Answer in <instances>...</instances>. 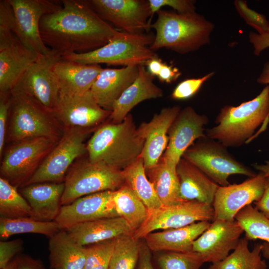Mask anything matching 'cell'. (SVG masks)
<instances>
[{"instance_id": "1", "label": "cell", "mask_w": 269, "mask_h": 269, "mask_svg": "<svg viewBox=\"0 0 269 269\" xmlns=\"http://www.w3.org/2000/svg\"><path fill=\"white\" fill-rule=\"evenodd\" d=\"M61 2L60 8L42 17L39 27L44 44L62 56L91 52L125 35L102 19L88 0Z\"/></svg>"}, {"instance_id": "2", "label": "cell", "mask_w": 269, "mask_h": 269, "mask_svg": "<svg viewBox=\"0 0 269 269\" xmlns=\"http://www.w3.org/2000/svg\"><path fill=\"white\" fill-rule=\"evenodd\" d=\"M215 123L217 126L206 130L207 137L226 147L251 142L267 129L269 123V85L251 100L237 106H224Z\"/></svg>"}, {"instance_id": "3", "label": "cell", "mask_w": 269, "mask_h": 269, "mask_svg": "<svg viewBox=\"0 0 269 269\" xmlns=\"http://www.w3.org/2000/svg\"><path fill=\"white\" fill-rule=\"evenodd\" d=\"M144 139L131 114L120 123L98 127L86 144L89 160L123 171L141 154Z\"/></svg>"}, {"instance_id": "4", "label": "cell", "mask_w": 269, "mask_h": 269, "mask_svg": "<svg viewBox=\"0 0 269 269\" xmlns=\"http://www.w3.org/2000/svg\"><path fill=\"white\" fill-rule=\"evenodd\" d=\"M150 28L155 30L153 43L154 51L166 48L180 54L199 50L210 43L214 24L196 12L179 13L160 9Z\"/></svg>"}, {"instance_id": "5", "label": "cell", "mask_w": 269, "mask_h": 269, "mask_svg": "<svg viewBox=\"0 0 269 269\" xmlns=\"http://www.w3.org/2000/svg\"><path fill=\"white\" fill-rule=\"evenodd\" d=\"M9 137L15 142L35 137L59 140L64 128L54 114L27 95L10 91Z\"/></svg>"}, {"instance_id": "6", "label": "cell", "mask_w": 269, "mask_h": 269, "mask_svg": "<svg viewBox=\"0 0 269 269\" xmlns=\"http://www.w3.org/2000/svg\"><path fill=\"white\" fill-rule=\"evenodd\" d=\"M152 33L132 34L126 33L94 51L84 53H70L62 59L89 65L105 64L124 67L144 65L157 56L148 46L153 43Z\"/></svg>"}, {"instance_id": "7", "label": "cell", "mask_w": 269, "mask_h": 269, "mask_svg": "<svg viewBox=\"0 0 269 269\" xmlns=\"http://www.w3.org/2000/svg\"><path fill=\"white\" fill-rule=\"evenodd\" d=\"M65 188L61 205L71 203L89 194L116 191L125 183L123 171L88 158L73 163L64 178Z\"/></svg>"}, {"instance_id": "8", "label": "cell", "mask_w": 269, "mask_h": 269, "mask_svg": "<svg viewBox=\"0 0 269 269\" xmlns=\"http://www.w3.org/2000/svg\"><path fill=\"white\" fill-rule=\"evenodd\" d=\"M96 129L64 128L61 138L23 186L37 183L62 182L74 161L87 153L85 141Z\"/></svg>"}, {"instance_id": "9", "label": "cell", "mask_w": 269, "mask_h": 269, "mask_svg": "<svg viewBox=\"0 0 269 269\" xmlns=\"http://www.w3.org/2000/svg\"><path fill=\"white\" fill-rule=\"evenodd\" d=\"M183 153L182 157L192 163L221 186L230 184L229 177L241 174L250 177L256 174L236 160L222 143L208 137L199 139Z\"/></svg>"}, {"instance_id": "10", "label": "cell", "mask_w": 269, "mask_h": 269, "mask_svg": "<svg viewBox=\"0 0 269 269\" xmlns=\"http://www.w3.org/2000/svg\"><path fill=\"white\" fill-rule=\"evenodd\" d=\"M59 140L40 137L16 142L4 155L0 169L1 177L16 188L22 187Z\"/></svg>"}, {"instance_id": "11", "label": "cell", "mask_w": 269, "mask_h": 269, "mask_svg": "<svg viewBox=\"0 0 269 269\" xmlns=\"http://www.w3.org/2000/svg\"><path fill=\"white\" fill-rule=\"evenodd\" d=\"M62 57L61 53L51 49L48 53L39 55L11 90L27 95L53 114L60 94L54 67Z\"/></svg>"}, {"instance_id": "12", "label": "cell", "mask_w": 269, "mask_h": 269, "mask_svg": "<svg viewBox=\"0 0 269 269\" xmlns=\"http://www.w3.org/2000/svg\"><path fill=\"white\" fill-rule=\"evenodd\" d=\"M214 211L212 205L197 201L182 200L148 212L143 224L133 233L136 240L158 230L174 229L200 221H213Z\"/></svg>"}, {"instance_id": "13", "label": "cell", "mask_w": 269, "mask_h": 269, "mask_svg": "<svg viewBox=\"0 0 269 269\" xmlns=\"http://www.w3.org/2000/svg\"><path fill=\"white\" fill-rule=\"evenodd\" d=\"M13 13L12 31L26 48L38 54L51 49L43 42L40 32V22L45 14L60 8L62 2L51 0H8Z\"/></svg>"}, {"instance_id": "14", "label": "cell", "mask_w": 269, "mask_h": 269, "mask_svg": "<svg viewBox=\"0 0 269 269\" xmlns=\"http://www.w3.org/2000/svg\"><path fill=\"white\" fill-rule=\"evenodd\" d=\"M95 12L123 32L144 33L150 28L152 16L148 0H88Z\"/></svg>"}, {"instance_id": "15", "label": "cell", "mask_w": 269, "mask_h": 269, "mask_svg": "<svg viewBox=\"0 0 269 269\" xmlns=\"http://www.w3.org/2000/svg\"><path fill=\"white\" fill-rule=\"evenodd\" d=\"M111 113L97 103L90 90L82 94L60 93L53 114L63 128L91 129L109 118Z\"/></svg>"}, {"instance_id": "16", "label": "cell", "mask_w": 269, "mask_h": 269, "mask_svg": "<svg viewBox=\"0 0 269 269\" xmlns=\"http://www.w3.org/2000/svg\"><path fill=\"white\" fill-rule=\"evenodd\" d=\"M208 122L206 115L198 114L191 106L180 111L168 130V143L161 156L169 166L176 169L183 153L194 141L206 137L204 127Z\"/></svg>"}, {"instance_id": "17", "label": "cell", "mask_w": 269, "mask_h": 269, "mask_svg": "<svg viewBox=\"0 0 269 269\" xmlns=\"http://www.w3.org/2000/svg\"><path fill=\"white\" fill-rule=\"evenodd\" d=\"M244 232L235 219H214L209 227L194 241L192 251L200 254L205 263L220 262L235 250Z\"/></svg>"}, {"instance_id": "18", "label": "cell", "mask_w": 269, "mask_h": 269, "mask_svg": "<svg viewBox=\"0 0 269 269\" xmlns=\"http://www.w3.org/2000/svg\"><path fill=\"white\" fill-rule=\"evenodd\" d=\"M266 177L260 172L241 183L219 186L212 203L214 219L234 220L242 209L259 200L265 191Z\"/></svg>"}, {"instance_id": "19", "label": "cell", "mask_w": 269, "mask_h": 269, "mask_svg": "<svg viewBox=\"0 0 269 269\" xmlns=\"http://www.w3.org/2000/svg\"><path fill=\"white\" fill-rule=\"evenodd\" d=\"M114 191H105L80 197L61 206L54 220L62 230L97 219L120 217L113 200Z\"/></svg>"}, {"instance_id": "20", "label": "cell", "mask_w": 269, "mask_h": 269, "mask_svg": "<svg viewBox=\"0 0 269 269\" xmlns=\"http://www.w3.org/2000/svg\"><path fill=\"white\" fill-rule=\"evenodd\" d=\"M180 110L179 106L164 108L137 128L144 139L141 157L145 170L154 167L162 156L168 143V130Z\"/></svg>"}, {"instance_id": "21", "label": "cell", "mask_w": 269, "mask_h": 269, "mask_svg": "<svg viewBox=\"0 0 269 269\" xmlns=\"http://www.w3.org/2000/svg\"><path fill=\"white\" fill-rule=\"evenodd\" d=\"M138 73V65L103 68L90 92L102 108L112 111L115 101L134 82Z\"/></svg>"}, {"instance_id": "22", "label": "cell", "mask_w": 269, "mask_h": 269, "mask_svg": "<svg viewBox=\"0 0 269 269\" xmlns=\"http://www.w3.org/2000/svg\"><path fill=\"white\" fill-rule=\"evenodd\" d=\"M39 55L25 47L17 37L0 48V94L10 93Z\"/></svg>"}, {"instance_id": "23", "label": "cell", "mask_w": 269, "mask_h": 269, "mask_svg": "<svg viewBox=\"0 0 269 269\" xmlns=\"http://www.w3.org/2000/svg\"><path fill=\"white\" fill-rule=\"evenodd\" d=\"M65 188L62 182H42L29 184L19 190L31 208L33 219L54 221L61 207Z\"/></svg>"}, {"instance_id": "24", "label": "cell", "mask_w": 269, "mask_h": 269, "mask_svg": "<svg viewBox=\"0 0 269 269\" xmlns=\"http://www.w3.org/2000/svg\"><path fill=\"white\" fill-rule=\"evenodd\" d=\"M144 66L138 65L137 78L114 103L109 118L112 123H121L132 109L139 103L163 96L162 90L153 83L154 76Z\"/></svg>"}, {"instance_id": "25", "label": "cell", "mask_w": 269, "mask_h": 269, "mask_svg": "<svg viewBox=\"0 0 269 269\" xmlns=\"http://www.w3.org/2000/svg\"><path fill=\"white\" fill-rule=\"evenodd\" d=\"M208 221L197 222L183 227L151 232L143 238L150 251L187 252L192 251L194 241L209 227Z\"/></svg>"}, {"instance_id": "26", "label": "cell", "mask_w": 269, "mask_h": 269, "mask_svg": "<svg viewBox=\"0 0 269 269\" xmlns=\"http://www.w3.org/2000/svg\"><path fill=\"white\" fill-rule=\"evenodd\" d=\"M176 173L181 200L197 201L212 205L218 184L183 157L176 166Z\"/></svg>"}, {"instance_id": "27", "label": "cell", "mask_w": 269, "mask_h": 269, "mask_svg": "<svg viewBox=\"0 0 269 269\" xmlns=\"http://www.w3.org/2000/svg\"><path fill=\"white\" fill-rule=\"evenodd\" d=\"M65 230L75 242L83 246L133 233L127 222L121 217L88 221Z\"/></svg>"}, {"instance_id": "28", "label": "cell", "mask_w": 269, "mask_h": 269, "mask_svg": "<svg viewBox=\"0 0 269 269\" xmlns=\"http://www.w3.org/2000/svg\"><path fill=\"white\" fill-rule=\"evenodd\" d=\"M103 68L100 65H89L61 59L54 71L60 93L82 94L90 90Z\"/></svg>"}, {"instance_id": "29", "label": "cell", "mask_w": 269, "mask_h": 269, "mask_svg": "<svg viewBox=\"0 0 269 269\" xmlns=\"http://www.w3.org/2000/svg\"><path fill=\"white\" fill-rule=\"evenodd\" d=\"M49 261L51 269H83L86 261V246L75 242L65 230L50 237Z\"/></svg>"}, {"instance_id": "30", "label": "cell", "mask_w": 269, "mask_h": 269, "mask_svg": "<svg viewBox=\"0 0 269 269\" xmlns=\"http://www.w3.org/2000/svg\"><path fill=\"white\" fill-rule=\"evenodd\" d=\"M145 172L162 205H170L182 200L179 196L176 169L169 166L162 157L154 167L145 170Z\"/></svg>"}, {"instance_id": "31", "label": "cell", "mask_w": 269, "mask_h": 269, "mask_svg": "<svg viewBox=\"0 0 269 269\" xmlns=\"http://www.w3.org/2000/svg\"><path fill=\"white\" fill-rule=\"evenodd\" d=\"M125 184L142 201L148 212L155 210L162 204L152 183L148 179L141 156L123 170Z\"/></svg>"}, {"instance_id": "32", "label": "cell", "mask_w": 269, "mask_h": 269, "mask_svg": "<svg viewBox=\"0 0 269 269\" xmlns=\"http://www.w3.org/2000/svg\"><path fill=\"white\" fill-rule=\"evenodd\" d=\"M249 240L240 239L233 252L225 259L211 264L208 269H268L265 259L262 258V243L256 244L252 251Z\"/></svg>"}, {"instance_id": "33", "label": "cell", "mask_w": 269, "mask_h": 269, "mask_svg": "<svg viewBox=\"0 0 269 269\" xmlns=\"http://www.w3.org/2000/svg\"><path fill=\"white\" fill-rule=\"evenodd\" d=\"M113 200L119 216L127 222L133 232L139 228L146 219L148 211L130 188L124 183L114 191Z\"/></svg>"}, {"instance_id": "34", "label": "cell", "mask_w": 269, "mask_h": 269, "mask_svg": "<svg viewBox=\"0 0 269 269\" xmlns=\"http://www.w3.org/2000/svg\"><path fill=\"white\" fill-rule=\"evenodd\" d=\"M61 230L55 221H43L31 218H0V237L2 239L23 233L40 234L50 238Z\"/></svg>"}, {"instance_id": "35", "label": "cell", "mask_w": 269, "mask_h": 269, "mask_svg": "<svg viewBox=\"0 0 269 269\" xmlns=\"http://www.w3.org/2000/svg\"><path fill=\"white\" fill-rule=\"evenodd\" d=\"M0 215L8 218H33L31 207L7 180L0 178Z\"/></svg>"}, {"instance_id": "36", "label": "cell", "mask_w": 269, "mask_h": 269, "mask_svg": "<svg viewBox=\"0 0 269 269\" xmlns=\"http://www.w3.org/2000/svg\"><path fill=\"white\" fill-rule=\"evenodd\" d=\"M235 219L241 225L249 240L260 239L269 243V219L251 204L242 209Z\"/></svg>"}, {"instance_id": "37", "label": "cell", "mask_w": 269, "mask_h": 269, "mask_svg": "<svg viewBox=\"0 0 269 269\" xmlns=\"http://www.w3.org/2000/svg\"><path fill=\"white\" fill-rule=\"evenodd\" d=\"M140 250V244L133 234L117 237L109 269H135Z\"/></svg>"}, {"instance_id": "38", "label": "cell", "mask_w": 269, "mask_h": 269, "mask_svg": "<svg viewBox=\"0 0 269 269\" xmlns=\"http://www.w3.org/2000/svg\"><path fill=\"white\" fill-rule=\"evenodd\" d=\"M158 269H200L205 263L200 254L187 252H163L155 256Z\"/></svg>"}, {"instance_id": "39", "label": "cell", "mask_w": 269, "mask_h": 269, "mask_svg": "<svg viewBox=\"0 0 269 269\" xmlns=\"http://www.w3.org/2000/svg\"><path fill=\"white\" fill-rule=\"evenodd\" d=\"M116 238L86 246V261L83 269H109Z\"/></svg>"}, {"instance_id": "40", "label": "cell", "mask_w": 269, "mask_h": 269, "mask_svg": "<svg viewBox=\"0 0 269 269\" xmlns=\"http://www.w3.org/2000/svg\"><path fill=\"white\" fill-rule=\"evenodd\" d=\"M234 3L240 16L247 24L255 28L258 33L269 32V22L265 15L249 8L246 0H235Z\"/></svg>"}, {"instance_id": "41", "label": "cell", "mask_w": 269, "mask_h": 269, "mask_svg": "<svg viewBox=\"0 0 269 269\" xmlns=\"http://www.w3.org/2000/svg\"><path fill=\"white\" fill-rule=\"evenodd\" d=\"M215 74L210 72L202 77L185 79L180 82L173 90L171 98L174 100H185L195 95L203 84Z\"/></svg>"}, {"instance_id": "42", "label": "cell", "mask_w": 269, "mask_h": 269, "mask_svg": "<svg viewBox=\"0 0 269 269\" xmlns=\"http://www.w3.org/2000/svg\"><path fill=\"white\" fill-rule=\"evenodd\" d=\"M152 15L163 6H169L179 13L196 12V1L194 0H148Z\"/></svg>"}, {"instance_id": "43", "label": "cell", "mask_w": 269, "mask_h": 269, "mask_svg": "<svg viewBox=\"0 0 269 269\" xmlns=\"http://www.w3.org/2000/svg\"><path fill=\"white\" fill-rule=\"evenodd\" d=\"M23 241L15 239L0 242V269L6 267L9 262L22 251Z\"/></svg>"}, {"instance_id": "44", "label": "cell", "mask_w": 269, "mask_h": 269, "mask_svg": "<svg viewBox=\"0 0 269 269\" xmlns=\"http://www.w3.org/2000/svg\"><path fill=\"white\" fill-rule=\"evenodd\" d=\"M10 106V92L0 94V155L3 152L5 139L6 124Z\"/></svg>"}, {"instance_id": "45", "label": "cell", "mask_w": 269, "mask_h": 269, "mask_svg": "<svg viewBox=\"0 0 269 269\" xmlns=\"http://www.w3.org/2000/svg\"><path fill=\"white\" fill-rule=\"evenodd\" d=\"M5 268L6 269H46L40 261L21 254L14 257Z\"/></svg>"}, {"instance_id": "46", "label": "cell", "mask_w": 269, "mask_h": 269, "mask_svg": "<svg viewBox=\"0 0 269 269\" xmlns=\"http://www.w3.org/2000/svg\"><path fill=\"white\" fill-rule=\"evenodd\" d=\"M249 38L253 45L256 55H259L262 51L269 47V32L259 34L251 32Z\"/></svg>"}, {"instance_id": "47", "label": "cell", "mask_w": 269, "mask_h": 269, "mask_svg": "<svg viewBox=\"0 0 269 269\" xmlns=\"http://www.w3.org/2000/svg\"><path fill=\"white\" fill-rule=\"evenodd\" d=\"M181 75V72L177 67L164 63L157 77L161 82L171 83L177 80Z\"/></svg>"}, {"instance_id": "48", "label": "cell", "mask_w": 269, "mask_h": 269, "mask_svg": "<svg viewBox=\"0 0 269 269\" xmlns=\"http://www.w3.org/2000/svg\"><path fill=\"white\" fill-rule=\"evenodd\" d=\"M150 251L146 245L140 244L139 258L135 269H155Z\"/></svg>"}, {"instance_id": "49", "label": "cell", "mask_w": 269, "mask_h": 269, "mask_svg": "<svg viewBox=\"0 0 269 269\" xmlns=\"http://www.w3.org/2000/svg\"><path fill=\"white\" fill-rule=\"evenodd\" d=\"M254 204L255 207L269 219V176L266 177L265 188L262 197Z\"/></svg>"}, {"instance_id": "50", "label": "cell", "mask_w": 269, "mask_h": 269, "mask_svg": "<svg viewBox=\"0 0 269 269\" xmlns=\"http://www.w3.org/2000/svg\"><path fill=\"white\" fill-rule=\"evenodd\" d=\"M164 62L157 56L149 59L144 64L147 70L153 76H157Z\"/></svg>"}, {"instance_id": "51", "label": "cell", "mask_w": 269, "mask_h": 269, "mask_svg": "<svg viewBox=\"0 0 269 269\" xmlns=\"http://www.w3.org/2000/svg\"><path fill=\"white\" fill-rule=\"evenodd\" d=\"M257 82L261 84L269 85V61L264 64L262 71L257 78Z\"/></svg>"}, {"instance_id": "52", "label": "cell", "mask_w": 269, "mask_h": 269, "mask_svg": "<svg viewBox=\"0 0 269 269\" xmlns=\"http://www.w3.org/2000/svg\"><path fill=\"white\" fill-rule=\"evenodd\" d=\"M254 167L260 172H263L266 177L269 176V161H267L264 164H255Z\"/></svg>"}, {"instance_id": "53", "label": "cell", "mask_w": 269, "mask_h": 269, "mask_svg": "<svg viewBox=\"0 0 269 269\" xmlns=\"http://www.w3.org/2000/svg\"><path fill=\"white\" fill-rule=\"evenodd\" d=\"M262 255L264 258L269 260V243L266 242L262 243Z\"/></svg>"}, {"instance_id": "54", "label": "cell", "mask_w": 269, "mask_h": 269, "mask_svg": "<svg viewBox=\"0 0 269 269\" xmlns=\"http://www.w3.org/2000/svg\"><path fill=\"white\" fill-rule=\"evenodd\" d=\"M6 269V268H3V269Z\"/></svg>"}]
</instances>
